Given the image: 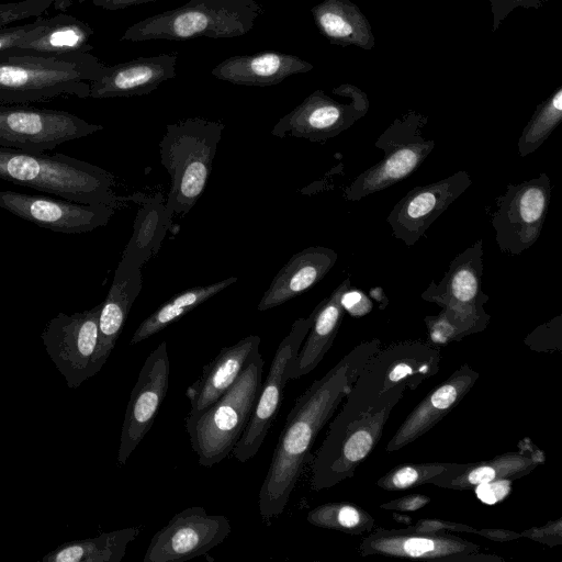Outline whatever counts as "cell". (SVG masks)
<instances>
[{
	"mask_svg": "<svg viewBox=\"0 0 562 562\" xmlns=\"http://www.w3.org/2000/svg\"><path fill=\"white\" fill-rule=\"evenodd\" d=\"M381 348L373 338L357 345L294 402L273 450L259 490L261 518L270 520L285 509L305 467L313 460L314 442L351 390L368 360Z\"/></svg>",
	"mask_w": 562,
	"mask_h": 562,
	"instance_id": "6da1fadb",
	"label": "cell"
},
{
	"mask_svg": "<svg viewBox=\"0 0 562 562\" xmlns=\"http://www.w3.org/2000/svg\"><path fill=\"white\" fill-rule=\"evenodd\" d=\"M105 65L87 53L44 54L11 47L0 52V103L24 104L63 95L89 98Z\"/></svg>",
	"mask_w": 562,
	"mask_h": 562,
	"instance_id": "7a4b0ae2",
	"label": "cell"
},
{
	"mask_svg": "<svg viewBox=\"0 0 562 562\" xmlns=\"http://www.w3.org/2000/svg\"><path fill=\"white\" fill-rule=\"evenodd\" d=\"M0 180L86 204L116 209L128 201L115 194V178L110 171L64 154L0 146Z\"/></svg>",
	"mask_w": 562,
	"mask_h": 562,
	"instance_id": "3957f363",
	"label": "cell"
},
{
	"mask_svg": "<svg viewBox=\"0 0 562 562\" xmlns=\"http://www.w3.org/2000/svg\"><path fill=\"white\" fill-rule=\"evenodd\" d=\"M400 384L384 392L357 415L337 414L312 462L311 487L318 492L353 476L356 469L380 441L392 409L404 396Z\"/></svg>",
	"mask_w": 562,
	"mask_h": 562,
	"instance_id": "277c9868",
	"label": "cell"
},
{
	"mask_svg": "<svg viewBox=\"0 0 562 562\" xmlns=\"http://www.w3.org/2000/svg\"><path fill=\"white\" fill-rule=\"evenodd\" d=\"M225 125L202 117L168 124L159 143L160 161L170 176L166 215L187 214L198 202L210 177Z\"/></svg>",
	"mask_w": 562,
	"mask_h": 562,
	"instance_id": "5b68a950",
	"label": "cell"
},
{
	"mask_svg": "<svg viewBox=\"0 0 562 562\" xmlns=\"http://www.w3.org/2000/svg\"><path fill=\"white\" fill-rule=\"evenodd\" d=\"M263 366L257 351L221 397L198 413H188L186 429L200 465L212 468L232 453L258 400Z\"/></svg>",
	"mask_w": 562,
	"mask_h": 562,
	"instance_id": "8992f818",
	"label": "cell"
},
{
	"mask_svg": "<svg viewBox=\"0 0 562 562\" xmlns=\"http://www.w3.org/2000/svg\"><path fill=\"white\" fill-rule=\"evenodd\" d=\"M262 12L257 0H188L126 29L121 41L231 38L248 33Z\"/></svg>",
	"mask_w": 562,
	"mask_h": 562,
	"instance_id": "52a82bcc",
	"label": "cell"
},
{
	"mask_svg": "<svg viewBox=\"0 0 562 562\" xmlns=\"http://www.w3.org/2000/svg\"><path fill=\"white\" fill-rule=\"evenodd\" d=\"M440 359L438 346L429 341L404 340L381 347L363 367L337 414L357 415L400 384L416 390L438 373Z\"/></svg>",
	"mask_w": 562,
	"mask_h": 562,
	"instance_id": "ba28073f",
	"label": "cell"
},
{
	"mask_svg": "<svg viewBox=\"0 0 562 562\" xmlns=\"http://www.w3.org/2000/svg\"><path fill=\"white\" fill-rule=\"evenodd\" d=\"M428 117L414 110L395 119L375 142L383 150L376 164L357 176L344 191L349 201H358L386 189L412 175L432 151L435 142L425 139Z\"/></svg>",
	"mask_w": 562,
	"mask_h": 562,
	"instance_id": "9c48e42d",
	"label": "cell"
},
{
	"mask_svg": "<svg viewBox=\"0 0 562 562\" xmlns=\"http://www.w3.org/2000/svg\"><path fill=\"white\" fill-rule=\"evenodd\" d=\"M103 130L63 110L0 103V146L34 153Z\"/></svg>",
	"mask_w": 562,
	"mask_h": 562,
	"instance_id": "30bf717a",
	"label": "cell"
},
{
	"mask_svg": "<svg viewBox=\"0 0 562 562\" xmlns=\"http://www.w3.org/2000/svg\"><path fill=\"white\" fill-rule=\"evenodd\" d=\"M550 196V179L544 172L538 178L507 187L497 199V211L492 218L495 240L503 252L519 255L538 240Z\"/></svg>",
	"mask_w": 562,
	"mask_h": 562,
	"instance_id": "8fae6325",
	"label": "cell"
},
{
	"mask_svg": "<svg viewBox=\"0 0 562 562\" xmlns=\"http://www.w3.org/2000/svg\"><path fill=\"white\" fill-rule=\"evenodd\" d=\"M102 303L83 312H59L45 326L41 338L47 355L69 389L95 375L93 358L99 338Z\"/></svg>",
	"mask_w": 562,
	"mask_h": 562,
	"instance_id": "7c38bea8",
	"label": "cell"
},
{
	"mask_svg": "<svg viewBox=\"0 0 562 562\" xmlns=\"http://www.w3.org/2000/svg\"><path fill=\"white\" fill-rule=\"evenodd\" d=\"M315 310L305 318H297L289 334L281 340L273 356L268 375L262 381L258 400L249 422L232 450L239 462H246L259 451L269 429L274 422L286 382V373L295 360L299 350L313 324Z\"/></svg>",
	"mask_w": 562,
	"mask_h": 562,
	"instance_id": "4fadbf2b",
	"label": "cell"
},
{
	"mask_svg": "<svg viewBox=\"0 0 562 562\" xmlns=\"http://www.w3.org/2000/svg\"><path fill=\"white\" fill-rule=\"evenodd\" d=\"M480 546L448 531H418L378 528L364 537L359 552L362 557L384 555L436 560L441 562H501L495 554L479 553Z\"/></svg>",
	"mask_w": 562,
	"mask_h": 562,
	"instance_id": "5bb4252c",
	"label": "cell"
},
{
	"mask_svg": "<svg viewBox=\"0 0 562 562\" xmlns=\"http://www.w3.org/2000/svg\"><path fill=\"white\" fill-rule=\"evenodd\" d=\"M369 108L367 93L355 85H350L345 101L317 89L282 116L271 134L280 138L290 135L323 143L351 127L368 113Z\"/></svg>",
	"mask_w": 562,
	"mask_h": 562,
	"instance_id": "9a60e30c",
	"label": "cell"
},
{
	"mask_svg": "<svg viewBox=\"0 0 562 562\" xmlns=\"http://www.w3.org/2000/svg\"><path fill=\"white\" fill-rule=\"evenodd\" d=\"M227 517L193 506L172 516L150 539L144 562H183L206 554L231 533Z\"/></svg>",
	"mask_w": 562,
	"mask_h": 562,
	"instance_id": "2e32d148",
	"label": "cell"
},
{
	"mask_svg": "<svg viewBox=\"0 0 562 562\" xmlns=\"http://www.w3.org/2000/svg\"><path fill=\"white\" fill-rule=\"evenodd\" d=\"M170 375L167 344L160 342L146 358L127 403L117 463L123 467L132 452L151 428L162 404Z\"/></svg>",
	"mask_w": 562,
	"mask_h": 562,
	"instance_id": "e0dca14e",
	"label": "cell"
},
{
	"mask_svg": "<svg viewBox=\"0 0 562 562\" xmlns=\"http://www.w3.org/2000/svg\"><path fill=\"white\" fill-rule=\"evenodd\" d=\"M0 207L40 227L64 234H81L104 226L115 209L63 198L0 191Z\"/></svg>",
	"mask_w": 562,
	"mask_h": 562,
	"instance_id": "ac0fdd59",
	"label": "cell"
},
{
	"mask_svg": "<svg viewBox=\"0 0 562 562\" xmlns=\"http://www.w3.org/2000/svg\"><path fill=\"white\" fill-rule=\"evenodd\" d=\"M471 183L469 173L461 170L442 180L412 189L386 217L394 237L407 246L415 245Z\"/></svg>",
	"mask_w": 562,
	"mask_h": 562,
	"instance_id": "d6986e66",
	"label": "cell"
},
{
	"mask_svg": "<svg viewBox=\"0 0 562 562\" xmlns=\"http://www.w3.org/2000/svg\"><path fill=\"white\" fill-rule=\"evenodd\" d=\"M483 240L459 254L449 265L439 283L434 280L422 293V299L442 308L463 314L491 317L484 310L488 300L482 290Z\"/></svg>",
	"mask_w": 562,
	"mask_h": 562,
	"instance_id": "ffe728a7",
	"label": "cell"
},
{
	"mask_svg": "<svg viewBox=\"0 0 562 562\" xmlns=\"http://www.w3.org/2000/svg\"><path fill=\"white\" fill-rule=\"evenodd\" d=\"M479 372L468 363L431 390L403 420L386 445V451H397L431 430L469 393Z\"/></svg>",
	"mask_w": 562,
	"mask_h": 562,
	"instance_id": "44dd1931",
	"label": "cell"
},
{
	"mask_svg": "<svg viewBox=\"0 0 562 562\" xmlns=\"http://www.w3.org/2000/svg\"><path fill=\"white\" fill-rule=\"evenodd\" d=\"M177 58V54H159L105 66L102 76L91 82L89 98L148 94L176 77Z\"/></svg>",
	"mask_w": 562,
	"mask_h": 562,
	"instance_id": "7402d4cb",
	"label": "cell"
},
{
	"mask_svg": "<svg viewBox=\"0 0 562 562\" xmlns=\"http://www.w3.org/2000/svg\"><path fill=\"white\" fill-rule=\"evenodd\" d=\"M526 447L519 451H512L496 456L490 460L453 465L443 473L430 479L429 483L457 491L473 490L481 483H487L501 479L517 480L528 475L542 463L544 454L535 448L528 438Z\"/></svg>",
	"mask_w": 562,
	"mask_h": 562,
	"instance_id": "603a6c76",
	"label": "cell"
},
{
	"mask_svg": "<svg viewBox=\"0 0 562 562\" xmlns=\"http://www.w3.org/2000/svg\"><path fill=\"white\" fill-rule=\"evenodd\" d=\"M314 66L289 53L265 50L235 55L216 65L211 74L217 79L238 86L269 87L292 75L305 74Z\"/></svg>",
	"mask_w": 562,
	"mask_h": 562,
	"instance_id": "cb8c5ba5",
	"label": "cell"
},
{
	"mask_svg": "<svg viewBox=\"0 0 562 562\" xmlns=\"http://www.w3.org/2000/svg\"><path fill=\"white\" fill-rule=\"evenodd\" d=\"M260 337L247 336L224 347L203 367L202 374L186 391L190 414L198 413L221 397L238 379L249 359L259 351Z\"/></svg>",
	"mask_w": 562,
	"mask_h": 562,
	"instance_id": "d4e9b609",
	"label": "cell"
},
{
	"mask_svg": "<svg viewBox=\"0 0 562 562\" xmlns=\"http://www.w3.org/2000/svg\"><path fill=\"white\" fill-rule=\"evenodd\" d=\"M337 252L315 246L294 254L279 270L258 304L263 312L302 294L319 282L337 261Z\"/></svg>",
	"mask_w": 562,
	"mask_h": 562,
	"instance_id": "484cf974",
	"label": "cell"
},
{
	"mask_svg": "<svg viewBox=\"0 0 562 562\" xmlns=\"http://www.w3.org/2000/svg\"><path fill=\"white\" fill-rule=\"evenodd\" d=\"M140 290V269L119 262L112 285L105 300L102 302L100 311L99 338L93 358V370L95 374L102 369L114 349L130 310Z\"/></svg>",
	"mask_w": 562,
	"mask_h": 562,
	"instance_id": "4316f807",
	"label": "cell"
},
{
	"mask_svg": "<svg viewBox=\"0 0 562 562\" xmlns=\"http://www.w3.org/2000/svg\"><path fill=\"white\" fill-rule=\"evenodd\" d=\"M349 289L350 279L346 278L329 296L314 308L313 324L295 360L288 370L289 380L302 378L313 371L333 346L345 315L341 299Z\"/></svg>",
	"mask_w": 562,
	"mask_h": 562,
	"instance_id": "83f0119b",
	"label": "cell"
},
{
	"mask_svg": "<svg viewBox=\"0 0 562 562\" xmlns=\"http://www.w3.org/2000/svg\"><path fill=\"white\" fill-rule=\"evenodd\" d=\"M319 33L331 44L350 45L370 50L375 41L372 27L360 8L351 0H323L311 9Z\"/></svg>",
	"mask_w": 562,
	"mask_h": 562,
	"instance_id": "f1b7e54d",
	"label": "cell"
},
{
	"mask_svg": "<svg viewBox=\"0 0 562 562\" xmlns=\"http://www.w3.org/2000/svg\"><path fill=\"white\" fill-rule=\"evenodd\" d=\"M127 200L138 202L140 206L120 262L140 269L159 250L171 220L166 215V203L159 192L142 199L136 193L127 196Z\"/></svg>",
	"mask_w": 562,
	"mask_h": 562,
	"instance_id": "f546056e",
	"label": "cell"
},
{
	"mask_svg": "<svg viewBox=\"0 0 562 562\" xmlns=\"http://www.w3.org/2000/svg\"><path fill=\"white\" fill-rule=\"evenodd\" d=\"M92 35L93 29L89 24L61 13L43 19L15 47L44 54L87 53L93 49L89 43Z\"/></svg>",
	"mask_w": 562,
	"mask_h": 562,
	"instance_id": "4dcf8cb0",
	"label": "cell"
},
{
	"mask_svg": "<svg viewBox=\"0 0 562 562\" xmlns=\"http://www.w3.org/2000/svg\"><path fill=\"white\" fill-rule=\"evenodd\" d=\"M139 535L138 527L103 532L93 538L61 543L42 558L43 562H120L127 546Z\"/></svg>",
	"mask_w": 562,
	"mask_h": 562,
	"instance_id": "1f68e13d",
	"label": "cell"
},
{
	"mask_svg": "<svg viewBox=\"0 0 562 562\" xmlns=\"http://www.w3.org/2000/svg\"><path fill=\"white\" fill-rule=\"evenodd\" d=\"M237 281V277H228L218 282L196 285L173 295L146 317L134 331L130 344H138L159 333L171 323L228 288Z\"/></svg>",
	"mask_w": 562,
	"mask_h": 562,
	"instance_id": "d6a6232c",
	"label": "cell"
},
{
	"mask_svg": "<svg viewBox=\"0 0 562 562\" xmlns=\"http://www.w3.org/2000/svg\"><path fill=\"white\" fill-rule=\"evenodd\" d=\"M306 520L316 527L349 535L370 532L374 518L363 508L345 502L322 504L307 513Z\"/></svg>",
	"mask_w": 562,
	"mask_h": 562,
	"instance_id": "836d02e7",
	"label": "cell"
},
{
	"mask_svg": "<svg viewBox=\"0 0 562 562\" xmlns=\"http://www.w3.org/2000/svg\"><path fill=\"white\" fill-rule=\"evenodd\" d=\"M562 121V86L537 105L531 119L524 127L517 148L520 157L533 153L551 135Z\"/></svg>",
	"mask_w": 562,
	"mask_h": 562,
	"instance_id": "e575fe53",
	"label": "cell"
},
{
	"mask_svg": "<svg viewBox=\"0 0 562 562\" xmlns=\"http://www.w3.org/2000/svg\"><path fill=\"white\" fill-rule=\"evenodd\" d=\"M491 317H477L463 314L450 308L435 316H426L428 340L435 346L460 341L465 336L480 333L485 329Z\"/></svg>",
	"mask_w": 562,
	"mask_h": 562,
	"instance_id": "d590c367",
	"label": "cell"
},
{
	"mask_svg": "<svg viewBox=\"0 0 562 562\" xmlns=\"http://www.w3.org/2000/svg\"><path fill=\"white\" fill-rule=\"evenodd\" d=\"M453 463H404L386 472L376 486L387 492L405 491L429 483L430 479L450 469Z\"/></svg>",
	"mask_w": 562,
	"mask_h": 562,
	"instance_id": "8d00e7d4",
	"label": "cell"
},
{
	"mask_svg": "<svg viewBox=\"0 0 562 562\" xmlns=\"http://www.w3.org/2000/svg\"><path fill=\"white\" fill-rule=\"evenodd\" d=\"M60 0H20L0 3V26L38 18Z\"/></svg>",
	"mask_w": 562,
	"mask_h": 562,
	"instance_id": "74e56055",
	"label": "cell"
},
{
	"mask_svg": "<svg viewBox=\"0 0 562 562\" xmlns=\"http://www.w3.org/2000/svg\"><path fill=\"white\" fill-rule=\"evenodd\" d=\"M562 316L559 315L550 322L536 328L527 338L526 344L532 349L540 350L546 338L549 349H557L554 342L561 345Z\"/></svg>",
	"mask_w": 562,
	"mask_h": 562,
	"instance_id": "f35d334b",
	"label": "cell"
},
{
	"mask_svg": "<svg viewBox=\"0 0 562 562\" xmlns=\"http://www.w3.org/2000/svg\"><path fill=\"white\" fill-rule=\"evenodd\" d=\"M493 16L492 32H496L508 14L517 9H540L547 0H490Z\"/></svg>",
	"mask_w": 562,
	"mask_h": 562,
	"instance_id": "ab89813d",
	"label": "cell"
},
{
	"mask_svg": "<svg viewBox=\"0 0 562 562\" xmlns=\"http://www.w3.org/2000/svg\"><path fill=\"white\" fill-rule=\"evenodd\" d=\"M514 480L501 479L476 485L473 491L484 504L494 505L504 501L512 491Z\"/></svg>",
	"mask_w": 562,
	"mask_h": 562,
	"instance_id": "60d3db41",
	"label": "cell"
},
{
	"mask_svg": "<svg viewBox=\"0 0 562 562\" xmlns=\"http://www.w3.org/2000/svg\"><path fill=\"white\" fill-rule=\"evenodd\" d=\"M520 537H527L540 543L550 547L562 543V519L549 521L542 527H533L520 533Z\"/></svg>",
	"mask_w": 562,
	"mask_h": 562,
	"instance_id": "b9f144b4",
	"label": "cell"
},
{
	"mask_svg": "<svg viewBox=\"0 0 562 562\" xmlns=\"http://www.w3.org/2000/svg\"><path fill=\"white\" fill-rule=\"evenodd\" d=\"M42 21L43 19H37L34 22L22 25L0 26V52L15 47L20 40L35 30Z\"/></svg>",
	"mask_w": 562,
	"mask_h": 562,
	"instance_id": "7bdbcfd3",
	"label": "cell"
},
{
	"mask_svg": "<svg viewBox=\"0 0 562 562\" xmlns=\"http://www.w3.org/2000/svg\"><path fill=\"white\" fill-rule=\"evenodd\" d=\"M413 529L418 531H456L475 533L476 528L463 524H457L437 518H423L419 519Z\"/></svg>",
	"mask_w": 562,
	"mask_h": 562,
	"instance_id": "ee69618b",
	"label": "cell"
},
{
	"mask_svg": "<svg viewBox=\"0 0 562 562\" xmlns=\"http://www.w3.org/2000/svg\"><path fill=\"white\" fill-rule=\"evenodd\" d=\"M430 497L424 494H408L403 497H398L392 499L390 502L383 503L380 505V508L392 512H415L428 503H430Z\"/></svg>",
	"mask_w": 562,
	"mask_h": 562,
	"instance_id": "f6af8a7d",
	"label": "cell"
},
{
	"mask_svg": "<svg viewBox=\"0 0 562 562\" xmlns=\"http://www.w3.org/2000/svg\"><path fill=\"white\" fill-rule=\"evenodd\" d=\"M349 290L344 293L341 299L345 311H348L353 316H363L369 313L372 308L370 300L362 292Z\"/></svg>",
	"mask_w": 562,
	"mask_h": 562,
	"instance_id": "bcb514c9",
	"label": "cell"
},
{
	"mask_svg": "<svg viewBox=\"0 0 562 562\" xmlns=\"http://www.w3.org/2000/svg\"><path fill=\"white\" fill-rule=\"evenodd\" d=\"M475 533L498 542L510 541L520 537V533L499 528L476 529Z\"/></svg>",
	"mask_w": 562,
	"mask_h": 562,
	"instance_id": "7dc6e473",
	"label": "cell"
},
{
	"mask_svg": "<svg viewBox=\"0 0 562 562\" xmlns=\"http://www.w3.org/2000/svg\"><path fill=\"white\" fill-rule=\"evenodd\" d=\"M158 0H91V2L99 8L109 11L122 10L133 5L153 2Z\"/></svg>",
	"mask_w": 562,
	"mask_h": 562,
	"instance_id": "c3c4849f",
	"label": "cell"
}]
</instances>
